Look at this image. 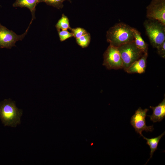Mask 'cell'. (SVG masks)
Instances as JSON below:
<instances>
[{
	"label": "cell",
	"mask_w": 165,
	"mask_h": 165,
	"mask_svg": "<svg viewBox=\"0 0 165 165\" xmlns=\"http://www.w3.org/2000/svg\"><path fill=\"white\" fill-rule=\"evenodd\" d=\"M103 65L108 70L123 68L122 60L117 47L109 44L103 55Z\"/></svg>",
	"instance_id": "6"
},
{
	"label": "cell",
	"mask_w": 165,
	"mask_h": 165,
	"mask_svg": "<svg viewBox=\"0 0 165 165\" xmlns=\"http://www.w3.org/2000/svg\"><path fill=\"white\" fill-rule=\"evenodd\" d=\"M38 3V0H16L13 4V7H27L30 10L33 20L35 18V12L36 6Z\"/></svg>",
	"instance_id": "11"
},
{
	"label": "cell",
	"mask_w": 165,
	"mask_h": 165,
	"mask_svg": "<svg viewBox=\"0 0 165 165\" xmlns=\"http://www.w3.org/2000/svg\"><path fill=\"white\" fill-rule=\"evenodd\" d=\"M23 111L16 106L10 99H5L0 102V119L4 126L15 127L21 122Z\"/></svg>",
	"instance_id": "2"
},
{
	"label": "cell",
	"mask_w": 165,
	"mask_h": 165,
	"mask_svg": "<svg viewBox=\"0 0 165 165\" xmlns=\"http://www.w3.org/2000/svg\"><path fill=\"white\" fill-rule=\"evenodd\" d=\"M148 111V108L143 109L139 107L135 111L134 114L131 118V125L137 133L139 134L141 136H143L142 132L143 131L147 132H152L154 130L153 125L147 126L146 125L145 119Z\"/></svg>",
	"instance_id": "7"
},
{
	"label": "cell",
	"mask_w": 165,
	"mask_h": 165,
	"mask_svg": "<svg viewBox=\"0 0 165 165\" xmlns=\"http://www.w3.org/2000/svg\"><path fill=\"white\" fill-rule=\"evenodd\" d=\"M55 27L57 31L68 29L70 30L71 28L70 26L68 18L63 14L56 24Z\"/></svg>",
	"instance_id": "14"
},
{
	"label": "cell",
	"mask_w": 165,
	"mask_h": 165,
	"mask_svg": "<svg viewBox=\"0 0 165 165\" xmlns=\"http://www.w3.org/2000/svg\"><path fill=\"white\" fill-rule=\"evenodd\" d=\"M32 21L31 20L25 31L21 35H17L13 31L9 30L0 22V48L11 49L16 46V42L22 40L27 35Z\"/></svg>",
	"instance_id": "5"
},
{
	"label": "cell",
	"mask_w": 165,
	"mask_h": 165,
	"mask_svg": "<svg viewBox=\"0 0 165 165\" xmlns=\"http://www.w3.org/2000/svg\"><path fill=\"white\" fill-rule=\"evenodd\" d=\"M58 32L60 40L61 42L73 37L72 32H69L67 30H60L58 31Z\"/></svg>",
	"instance_id": "18"
},
{
	"label": "cell",
	"mask_w": 165,
	"mask_h": 165,
	"mask_svg": "<svg viewBox=\"0 0 165 165\" xmlns=\"http://www.w3.org/2000/svg\"><path fill=\"white\" fill-rule=\"evenodd\" d=\"M144 26L151 45L156 48L165 41V24L156 20H145Z\"/></svg>",
	"instance_id": "3"
},
{
	"label": "cell",
	"mask_w": 165,
	"mask_h": 165,
	"mask_svg": "<svg viewBox=\"0 0 165 165\" xmlns=\"http://www.w3.org/2000/svg\"><path fill=\"white\" fill-rule=\"evenodd\" d=\"M148 53H145L138 60L132 63L125 71L130 74H142L145 72Z\"/></svg>",
	"instance_id": "9"
},
{
	"label": "cell",
	"mask_w": 165,
	"mask_h": 165,
	"mask_svg": "<svg viewBox=\"0 0 165 165\" xmlns=\"http://www.w3.org/2000/svg\"><path fill=\"white\" fill-rule=\"evenodd\" d=\"M165 133L164 131L161 134L158 136L151 138H148L144 137L143 135L142 137L143 138L147 141L146 144L149 145L150 148V156L148 159L146 163L149 160L152 158L154 152L157 149V146L160 141L161 138L164 135Z\"/></svg>",
	"instance_id": "13"
},
{
	"label": "cell",
	"mask_w": 165,
	"mask_h": 165,
	"mask_svg": "<svg viewBox=\"0 0 165 165\" xmlns=\"http://www.w3.org/2000/svg\"><path fill=\"white\" fill-rule=\"evenodd\" d=\"M71 2V0H38V3L44 2L47 5L52 6L58 9H62L63 6V2L65 1Z\"/></svg>",
	"instance_id": "16"
},
{
	"label": "cell",
	"mask_w": 165,
	"mask_h": 165,
	"mask_svg": "<svg viewBox=\"0 0 165 165\" xmlns=\"http://www.w3.org/2000/svg\"><path fill=\"white\" fill-rule=\"evenodd\" d=\"M158 54L163 58H165V41L156 48Z\"/></svg>",
	"instance_id": "19"
},
{
	"label": "cell",
	"mask_w": 165,
	"mask_h": 165,
	"mask_svg": "<svg viewBox=\"0 0 165 165\" xmlns=\"http://www.w3.org/2000/svg\"><path fill=\"white\" fill-rule=\"evenodd\" d=\"M133 28L124 23L116 24L106 33V39L110 44L116 47L134 41Z\"/></svg>",
	"instance_id": "1"
},
{
	"label": "cell",
	"mask_w": 165,
	"mask_h": 165,
	"mask_svg": "<svg viewBox=\"0 0 165 165\" xmlns=\"http://www.w3.org/2000/svg\"><path fill=\"white\" fill-rule=\"evenodd\" d=\"M146 16L165 24V0H152L146 7Z\"/></svg>",
	"instance_id": "8"
},
{
	"label": "cell",
	"mask_w": 165,
	"mask_h": 165,
	"mask_svg": "<svg viewBox=\"0 0 165 165\" xmlns=\"http://www.w3.org/2000/svg\"><path fill=\"white\" fill-rule=\"evenodd\" d=\"M90 38V34L87 32L80 37L76 39V42L77 43L82 47L86 48L89 45Z\"/></svg>",
	"instance_id": "15"
},
{
	"label": "cell",
	"mask_w": 165,
	"mask_h": 165,
	"mask_svg": "<svg viewBox=\"0 0 165 165\" xmlns=\"http://www.w3.org/2000/svg\"><path fill=\"white\" fill-rule=\"evenodd\" d=\"M153 111L151 115L147 116L153 123L161 121L165 117V98L158 105L155 107L150 106Z\"/></svg>",
	"instance_id": "10"
},
{
	"label": "cell",
	"mask_w": 165,
	"mask_h": 165,
	"mask_svg": "<svg viewBox=\"0 0 165 165\" xmlns=\"http://www.w3.org/2000/svg\"><path fill=\"white\" fill-rule=\"evenodd\" d=\"M70 30L73 34V36L76 39L80 37L87 33L85 29L81 28H71Z\"/></svg>",
	"instance_id": "17"
},
{
	"label": "cell",
	"mask_w": 165,
	"mask_h": 165,
	"mask_svg": "<svg viewBox=\"0 0 165 165\" xmlns=\"http://www.w3.org/2000/svg\"><path fill=\"white\" fill-rule=\"evenodd\" d=\"M124 70L132 63L138 60L144 53L136 46L134 41L123 45L118 47Z\"/></svg>",
	"instance_id": "4"
},
{
	"label": "cell",
	"mask_w": 165,
	"mask_h": 165,
	"mask_svg": "<svg viewBox=\"0 0 165 165\" xmlns=\"http://www.w3.org/2000/svg\"><path fill=\"white\" fill-rule=\"evenodd\" d=\"M134 42L137 47L144 53H148V44L145 42L141 35V33L135 28L133 30Z\"/></svg>",
	"instance_id": "12"
}]
</instances>
